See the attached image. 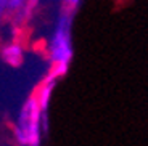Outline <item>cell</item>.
<instances>
[{"instance_id": "obj_1", "label": "cell", "mask_w": 148, "mask_h": 146, "mask_svg": "<svg viewBox=\"0 0 148 146\" xmlns=\"http://www.w3.org/2000/svg\"><path fill=\"white\" fill-rule=\"evenodd\" d=\"M39 104L34 100L24 104L19 117V140L24 145H36L39 138Z\"/></svg>"}]
</instances>
